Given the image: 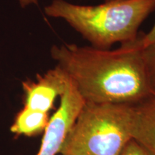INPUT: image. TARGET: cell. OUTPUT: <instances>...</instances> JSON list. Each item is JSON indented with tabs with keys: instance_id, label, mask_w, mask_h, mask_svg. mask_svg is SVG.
Listing matches in <instances>:
<instances>
[{
	"instance_id": "obj_1",
	"label": "cell",
	"mask_w": 155,
	"mask_h": 155,
	"mask_svg": "<svg viewBox=\"0 0 155 155\" xmlns=\"http://www.w3.org/2000/svg\"><path fill=\"white\" fill-rule=\"evenodd\" d=\"M144 32L117 49L53 45L52 58L85 102L133 104L152 94L142 55Z\"/></svg>"
},
{
	"instance_id": "obj_2",
	"label": "cell",
	"mask_w": 155,
	"mask_h": 155,
	"mask_svg": "<svg viewBox=\"0 0 155 155\" xmlns=\"http://www.w3.org/2000/svg\"><path fill=\"white\" fill-rule=\"evenodd\" d=\"M154 9L155 0L105 2L94 6L53 0L45 7V12L49 17L64 19L91 47L108 50L115 43L135 40L139 27Z\"/></svg>"
},
{
	"instance_id": "obj_3",
	"label": "cell",
	"mask_w": 155,
	"mask_h": 155,
	"mask_svg": "<svg viewBox=\"0 0 155 155\" xmlns=\"http://www.w3.org/2000/svg\"><path fill=\"white\" fill-rule=\"evenodd\" d=\"M131 104L85 102L60 155H119L131 137Z\"/></svg>"
},
{
	"instance_id": "obj_4",
	"label": "cell",
	"mask_w": 155,
	"mask_h": 155,
	"mask_svg": "<svg viewBox=\"0 0 155 155\" xmlns=\"http://www.w3.org/2000/svg\"><path fill=\"white\" fill-rule=\"evenodd\" d=\"M84 103L71 80L66 90L60 97L59 107L50 118L36 155H59L65 137Z\"/></svg>"
},
{
	"instance_id": "obj_5",
	"label": "cell",
	"mask_w": 155,
	"mask_h": 155,
	"mask_svg": "<svg viewBox=\"0 0 155 155\" xmlns=\"http://www.w3.org/2000/svg\"><path fill=\"white\" fill-rule=\"evenodd\" d=\"M71 82L68 75L58 65L36 79L22 82L24 107L48 113L56 99L65 92Z\"/></svg>"
},
{
	"instance_id": "obj_6",
	"label": "cell",
	"mask_w": 155,
	"mask_h": 155,
	"mask_svg": "<svg viewBox=\"0 0 155 155\" xmlns=\"http://www.w3.org/2000/svg\"><path fill=\"white\" fill-rule=\"evenodd\" d=\"M131 139L155 155V94L131 104Z\"/></svg>"
},
{
	"instance_id": "obj_7",
	"label": "cell",
	"mask_w": 155,
	"mask_h": 155,
	"mask_svg": "<svg viewBox=\"0 0 155 155\" xmlns=\"http://www.w3.org/2000/svg\"><path fill=\"white\" fill-rule=\"evenodd\" d=\"M49 120L48 113L24 107L17 114L10 131L17 135L33 137L44 132Z\"/></svg>"
},
{
	"instance_id": "obj_8",
	"label": "cell",
	"mask_w": 155,
	"mask_h": 155,
	"mask_svg": "<svg viewBox=\"0 0 155 155\" xmlns=\"http://www.w3.org/2000/svg\"><path fill=\"white\" fill-rule=\"evenodd\" d=\"M142 55L149 83L155 94V42L143 48Z\"/></svg>"
},
{
	"instance_id": "obj_9",
	"label": "cell",
	"mask_w": 155,
	"mask_h": 155,
	"mask_svg": "<svg viewBox=\"0 0 155 155\" xmlns=\"http://www.w3.org/2000/svg\"><path fill=\"white\" fill-rule=\"evenodd\" d=\"M119 155H150L144 149L137 144L133 139H131L126 144Z\"/></svg>"
},
{
	"instance_id": "obj_10",
	"label": "cell",
	"mask_w": 155,
	"mask_h": 155,
	"mask_svg": "<svg viewBox=\"0 0 155 155\" xmlns=\"http://www.w3.org/2000/svg\"><path fill=\"white\" fill-rule=\"evenodd\" d=\"M154 42H155V24L148 33H144V37H143V45H144V47Z\"/></svg>"
},
{
	"instance_id": "obj_11",
	"label": "cell",
	"mask_w": 155,
	"mask_h": 155,
	"mask_svg": "<svg viewBox=\"0 0 155 155\" xmlns=\"http://www.w3.org/2000/svg\"><path fill=\"white\" fill-rule=\"evenodd\" d=\"M19 2L22 7H25L30 5H34V4L35 5L38 4V0H19Z\"/></svg>"
},
{
	"instance_id": "obj_12",
	"label": "cell",
	"mask_w": 155,
	"mask_h": 155,
	"mask_svg": "<svg viewBox=\"0 0 155 155\" xmlns=\"http://www.w3.org/2000/svg\"><path fill=\"white\" fill-rule=\"evenodd\" d=\"M117 1H123V0H106V2H117Z\"/></svg>"
},
{
	"instance_id": "obj_13",
	"label": "cell",
	"mask_w": 155,
	"mask_h": 155,
	"mask_svg": "<svg viewBox=\"0 0 155 155\" xmlns=\"http://www.w3.org/2000/svg\"><path fill=\"white\" fill-rule=\"evenodd\" d=\"M59 155H60V154H59Z\"/></svg>"
}]
</instances>
